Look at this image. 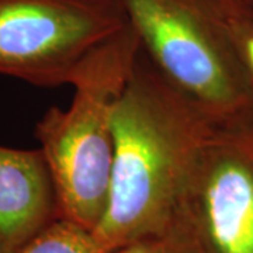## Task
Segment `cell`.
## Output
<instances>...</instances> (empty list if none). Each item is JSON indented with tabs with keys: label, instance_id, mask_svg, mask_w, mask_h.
<instances>
[{
	"label": "cell",
	"instance_id": "obj_3",
	"mask_svg": "<svg viewBox=\"0 0 253 253\" xmlns=\"http://www.w3.org/2000/svg\"><path fill=\"white\" fill-rule=\"evenodd\" d=\"M148 58L217 124L253 117V86L211 0H121Z\"/></svg>",
	"mask_w": 253,
	"mask_h": 253
},
{
	"label": "cell",
	"instance_id": "obj_5",
	"mask_svg": "<svg viewBox=\"0 0 253 253\" xmlns=\"http://www.w3.org/2000/svg\"><path fill=\"white\" fill-rule=\"evenodd\" d=\"M172 225L197 253H253V117L214 126Z\"/></svg>",
	"mask_w": 253,
	"mask_h": 253
},
{
	"label": "cell",
	"instance_id": "obj_6",
	"mask_svg": "<svg viewBox=\"0 0 253 253\" xmlns=\"http://www.w3.org/2000/svg\"><path fill=\"white\" fill-rule=\"evenodd\" d=\"M56 218L54 180L42 151L0 145V253H18Z\"/></svg>",
	"mask_w": 253,
	"mask_h": 253
},
{
	"label": "cell",
	"instance_id": "obj_9",
	"mask_svg": "<svg viewBox=\"0 0 253 253\" xmlns=\"http://www.w3.org/2000/svg\"><path fill=\"white\" fill-rule=\"evenodd\" d=\"M116 253H197L189 239L172 225L158 235L139 239Z\"/></svg>",
	"mask_w": 253,
	"mask_h": 253
},
{
	"label": "cell",
	"instance_id": "obj_2",
	"mask_svg": "<svg viewBox=\"0 0 253 253\" xmlns=\"http://www.w3.org/2000/svg\"><path fill=\"white\" fill-rule=\"evenodd\" d=\"M139 52L141 40L128 21L79 63L69 83L75 89L71 106L51 107L36 126L59 218L91 231L99 225L109 197L114 111Z\"/></svg>",
	"mask_w": 253,
	"mask_h": 253
},
{
	"label": "cell",
	"instance_id": "obj_4",
	"mask_svg": "<svg viewBox=\"0 0 253 253\" xmlns=\"http://www.w3.org/2000/svg\"><path fill=\"white\" fill-rule=\"evenodd\" d=\"M126 24L121 0H0V75L71 83L86 55Z\"/></svg>",
	"mask_w": 253,
	"mask_h": 253
},
{
	"label": "cell",
	"instance_id": "obj_1",
	"mask_svg": "<svg viewBox=\"0 0 253 253\" xmlns=\"http://www.w3.org/2000/svg\"><path fill=\"white\" fill-rule=\"evenodd\" d=\"M214 124L145 54L114 111L109 197L94 235L111 252L172 226Z\"/></svg>",
	"mask_w": 253,
	"mask_h": 253
},
{
	"label": "cell",
	"instance_id": "obj_8",
	"mask_svg": "<svg viewBox=\"0 0 253 253\" xmlns=\"http://www.w3.org/2000/svg\"><path fill=\"white\" fill-rule=\"evenodd\" d=\"M218 17L253 86V4L248 0H214Z\"/></svg>",
	"mask_w": 253,
	"mask_h": 253
},
{
	"label": "cell",
	"instance_id": "obj_7",
	"mask_svg": "<svg viewBox=\"0 0 253 253\" xmlns=\"http://www.w3.org/2000/svg\"><path fill=\"white\" fill-rule=\"evenodd\" d=\"M18 253H116L94 232L65 218H56L24 245Z\"/></svg>",
	"mask_w": 253,
	"mask_h": 253
},
{
	"label": "cell",
	"instance_id": "obj_10",
	"mask_svg": "<svg viewBox=\"0 0 253 253\" xmlns=\"http://www.w3.org/2000/svg\"><path fill=\"white\" fill-rule=\"evenodd\" d=\"M248 1H249V3H252V4H253V0H248Z\"/></svg>",
	"mask_w": 253,
	"mask_h": 253
}]
</instances>
